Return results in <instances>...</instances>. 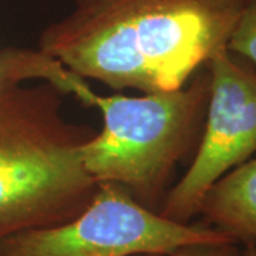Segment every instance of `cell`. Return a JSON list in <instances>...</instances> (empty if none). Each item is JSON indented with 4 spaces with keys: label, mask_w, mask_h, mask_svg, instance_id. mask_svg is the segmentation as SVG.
Segmentation results:
<instances>
[{
    "label": "cell",
    "mask_w": 256,
    "mask_h": 256,
    "mask_svg": "<svg viewBox=\"0 0 256 256\" xmlns=\"http://www.w3.org/2000/svg\"><path fill=\"white\" fill-rule=\"evenodd\" d=\"M248 2L72 0L36 48L112 90L175 92L228 48Z\"/></svg>",
    "instance_id": "1"
},
{
    "label": "cell",
    "mask_w": 256,
    "mask_h": 256,
    "mask_svg": "<svg viewBox=\"0 0 256 256\" xmlns=\"http://www.w3.org/2000/svg\"><path fill=\"white\" fill-rule=\"evenodd\" d=\"M4 84L44 82L100 112L102 128L86 144L82 160L98 184H116L148 210H160L175 171L194 156L210 101L206 66L182 88L138 97L102 96L37 48L0 50Z\"/></svg>",
    "instance_id": "2"
},
{
    "label": "cell",
    "mask_w": 256,
    "mask_h": 256,
    "mask_svg": "<svg viewBox=\"0 0 256 256\" xmlns=\"http://www.w3.org/2000/svg\"><path fill=\"white\" fill-rule=\"evenodd\" d=\"M96 132L67 118L48 82L0 87V239L67 222L92 202L98 184L82 150Z\"/></svg>",
    "instance_id": "3"
},
{
    "label": "cell",
    "mask_w": 256,
    "mask_h": 256,
    "mask_svg": "<svg viewBox=\"0 0 256 256\" xmlns=\"http://www.w3.org/2000/svg\"><path fill=\"white\" fill-rule=\"evenodd\" d=\"M234 240L206 224L168 220L116 184H100L92 202L67 222L0 239V256L168 255L180 248Z\"/></svg>",
    "instance_id": "4"
},
{
    "label": "cell",
    "mask_w": 256,
    "mask_h": 256,
    "mask_svg": "<svg viewBox=\"0 0 256 256\" xmlns=\"http://www.w3.org/2000/svg\"><path fill=\"white\" fill-rule=\"evenodd\" d=\"M210 101L196 150L185 174L166 192L158 212L190 224L220 178L256 154V70L228 48L206 64Z\"/></svg>",
    "instance_id": "5"
},
{
    "label": "cell",
    "mask_w": 256,
    "mask_h": 256,
    "mask_svg": "<svg viewBox=\"0 0 256 256\" xmlns=\"http://www.w3.org/2000/svg\"><path fill=\"white\" fill-rule=\"evenodd\" d=\"M200 215L239 245H256V156L220 178L205 194Z\"/></svg>",
    "instance_id": "6"
},
{
    "label": "cell",
    "mask_w": 256,
    "mask_h": 256,
    "mask_svg": "<svg viewBox=\"0 0 256 256\" xmlns=\"http://www.w3.org/2000/svg\"><path fill=\"white\" fill-rule=\"evenodd\" d=\"M228 50L256 67V0H249L240 14Z\"/></svg>",
    "instance_id": "7"
},
{
    "label": "cell",
    "mask_w": 256,
    "mask_h": 256,
    "mask_svg": "<svg viewBox=\"0 0 256 256\" xmlns=\"http://www.w3.org/2000/svg\"><path fill=\"white\" fill-rule=\"evenodd\" d=\"M239 244L235 240L201 242L180 248L168 255H137V256H240Z\"/></svg>",
    "instance_id": "8"
},
{
    "label": "cell",
    "mask_w": 256,
    "mask_h": 256,
    "mask_svg": "<svg viewBox=\"0 0 256 256\" xmlns=\"http://www.w3.org/2000/svg\"><path fill=\"white\" fill-rule=\"evenodd\" d=\"M240 256H256V245H249L240 252Z\"/></svg>",
    "instance_id": "9"
},
{
    "label": "cell",
    "mask_w": 256,
    "mask_h": 256,
    "mask_svg": "<svg viewBox=\"0 0 256 256\" xmlns=\"http://www.w3.org/2000/svg\"><path fill=\"white\" fill-rule=\"evenodd\" d=\"M3 84H4V82H2V77H0V87H2V86H3Z\"/></svg>",
    "instance_id": "10"
}]
</instances>
